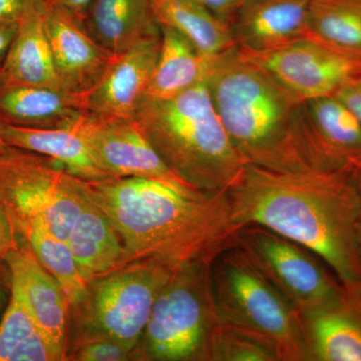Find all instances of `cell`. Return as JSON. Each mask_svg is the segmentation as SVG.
Returning <instances> with one entry per match:
<instances>
[{"instance_id":"obj_3","label":"cell","mask_w":361,"mask_h":361,"mask_svg":"<svg viewBox=\"0 0 361 361\" xmlns=\"http://www.w3.org/2000/svg\"><path fill=\"white\" fill-rule=\"evenodd\" d=\"M205 84L244 165L274 171L313 167L305 102L238 47L208 59Z\"/></svg>"},{"instance_id":"obj_37","label":"cell","mask_w":361,"mask_h":361,"mask_svg":"<svg viewBox=\"0 0 361 361\" xmlns=\"http://www.w3.org/2000/svg\"><path fill=\"white\" fill-rule=\"evenodd\" d=\"M353 175V177H355L356 183H357L358 187H360L361 191V165L357 168V170H356Z\"/></svg>"},{"instance_id":"obj_9","label":"cell","mask_w":361,"mask_h":361,"mask_svg":"<svg viewBox=\"0 0 361 361\" xmlns=\"http://www.w3.org/2000/svg\"><path fill=\"white\" fill-rule=\"evenodd\" d=\"M233 240L299 313L334 300L345 288L317 255L269 229L243 226Z\"/></svg>"},{"instance_id":"obj_25","label":"cell","mask_w":361,"mask_h":361,"mask_svg":"<svg viewBox=\"0 0 361 361\" xmlns=\"http://www.w3.org/2000/svg\"><path fill=\"white\" fill-rule=\"evenodd\" d=\"M51 341L11 286V300L0 322V361H61Z\"/></svg>"},{"instance_id":"obj_6","label":"cell","mask_w":361,"mask_h":361,"mask_svg":"<svg viewBox=\"0 0 361 361\" xmlns=\"http://www.w3.org/2000/svg\"><path fill=\"white\" fill-rule=\"evenodd\" d=\"M211 261L189 263L175 270L157 297L133 360H209L217 324L211 293Z\"/></svg>"},{"instance_id":"obj_4","label":"cell","mask_w":361,"mask_h":361,"mask_svg":"<svg viewBox=\"0 0 361 361\" xmlns=\"http://www.w3.org/2000/svg\"><path fill=\"white\" fill-rule=\"evenodd\" d=\"M133 118L164 163L196 191L225 193L241 175L245 165L221 122L205 80L170 99L142 97Z\"/></svg>"},{"instance_id":"obj_17","label":"cell","mask_w":361,"mask_h":361,"mask_svg":"<svg viewBox=\"0 0 361 361\" xmlns=\"http://www.w3.org/2000/svg\"><path fill=\"white\" fill-rule=\"evenodd\" d=\"M310 0H244L231 23L240 51L261 54L308 35Z\"/></svg>"},{"instance_id":"obj_10","label":"cell","mask_w":361,"mask_h":361,"mask_svg":"<svg viewBox=\"0 0 361 361\" xmlns=\"http://www.w3.org/2000/svg\"><path fill=\"white\" fill-rule=\"evenodd\" d=\"M84 137L92 155L111 178L158 180L191 196L204 197L164 163L134 118L85 113L71 126Z\"/></svg>"},{"instance_id":"obj_12","label":"cell","mask_w":361,"mask_h":361,"mask_svg":"<svg viewBox=\"0 0 361 361\" xmlns=\"http://www.w3.org/2000/svg\"><path fill=\"white\" fill-rule=\"evenodd\" d=\"M44 18L61 84L68 92L85 97L103 77L115 54L97 44L84 21L70 11L44 1Z\"/></svg>"},{"instance_id":"obj_23","label":"cell","mask_w":361,"mask_h":361,"mask_svg":"<svg viewBox=\"0 0 361 361\" xmlns=\"http://www.w3.org/2000/svg\"><path fill=\"white\" fill-rule=\"evenodd\" d=\"M160 27V51L145 96L170 99L205 80L208 59L184 35L167 26Z\"/></svg>"},{"instance_id":"obj_21","label":"cell","mask_w":361,"mask_h":361,"mask_svg":"<svg viewBox=\"0 0 361 361\" xmlns=\"http://www.w3.org/2000/svg\"><path fill=\"white\" fill-rule=\"evenodd\" d=\"M66 242L87 283L126 264V251L118 233L106 215L87 199Z\"/></svg>"},{"instance_id":"obj_27","label":"cell","mask_w":361,"mask_h":361,"mask_svg":"<svg viewBox=\"0 0 361 361\" xmlns=\"http://www.w3.org/2000/svg\"><path fill=\"white\" fill-rule=\"evenodd\" d=\"M308 37L361 61V0H310Z\"/></svg>"},{"instance_id":"obj_33","label":"cell","mask_w":361,"mask_h":361,"mask_svg":"<svg viewBox=\"0 0 361 361\" xmlns=\"http://www.w3.org/2000/svg\"><path fill=\"white\" fill-rule=\"evenodd\" d=\"M35 0H0V25L18 23Z\"/></svg>"},{"instance_id":"obj_19","label":"cell","mask_w":361,"mask_h":361,"mask_svg":"<svg viewBox=\"0 0 361 361\" xmlns=\"http://www.w3.org/2000/svg\"><path fill=\"white\" fill-rule=\"evenodd\" d=\"M85 113L82 94L39 85H0V116L11 125L70 128Z\"/></svg>"},{"instance_id":"obj_16","label":"cell","mask_w":361,"mask_h":361,"mask_svg":"<svg viewBox=\"0 0 361 361\" xmlns=\"http://www.w3.org/2000/svg\"><path fill=\"white\" fill-rule=\"evenodd\" d=\"M308 361H361V288L299 313Z\"/></svg>"},{"instance_id":"obj_32","label":"cell","mask_w":361,"mask_h":361,"mask_svg":"<svg viewBox=\"0 0 361 361\" xmlns=\"http://www.w3.org/2000/svg\"><path fill=\"white\" fill-rule=\"evenodd\" d=\"M231 26L233 18L244 0H194Z\"/></svg>"},{"instance_id":"obj_1","label":"cell","mask_w":361,"mask_h":361,"mask_svg":"<svg viewBox=\"0 0 361 361\" xmlns=\"http://www.w3.org/2000/svg\"><path fill=\"white\" fill-rule=\"evenodd\" d=\"M227 194L240 227L261 226L296 242L322 259L344 286L361 288V191L351 173L244 166Z\"/></svg>"},{"instance_id":"obj_29","label":"cell","mask_w":361,"mask_h":361,"mask_svg":"<svg viewBox=\"0 0 361 361\" xmlns=\"http://www.w3.org/2000/svg\"><path fill=\"white\" fill-rule=\"evenodd\" d=\"M133 360L132 351L118 342L103 338L75 341L70 348L68 360L78 361H127Z\"/></svg>"},{"instance_id":"obj_38","label":"cell","mask_w":361,"mask_h":361,"mask_svg":"<svg viewBox=\"0 0 361 361\" xmlns=\"http://www.w3.org/2000/svg\"><path fill=\"white\" fill-rule=\"evenodd\" d=\"M357 251H358V260H360V269H361V223H360V231H358Z\"/></svg>"},{"instance_id":"obj_8","label":"cell","mask_w":361,"mask_h":361,"mask_svg":"<svg viewBox=\"0 0 361 361\" xmlns=\"http://www.w3.org/2000/svg\"><path fill=\"white\" fill-rule=\"evenodd\" d=\"M85 203L78 177L56 161L13 147L0 154V204L13 223H39L66 241Z\"/></svg>"},{"instance_id":"obj_24","label":"cell","mask_w":361,"mask_h":361,"mask_svg":"<svg viewBox=\"0 0 361 361\" xmlns=\"http://www.w3.org/2000/svg\"><path fill=\"white\" fill-rule=\"evenodd\" d=\"M159 25L184 35L205 56L212 59L236 47L231 26L194 0H151Z\"/></svg>"},{"instance_id":"obj_34","label":"cell","mask_w":361,"mask_h":361,"mask_svg":"<svg viewBox=\"0 0 361 361\" xmlns=\"http://www.w3.org/2000/svg\"><path fill=\"white\" fill-rule=\"evenodd\" d=\"M44 1L51 6L61 7L70 11L73 16L84 21L92 0H44Z\"/></svg>"},{"instance_id":"obj_11","label":"cell","mask_w":361,"mask_h":361,"mask_svg":"<svg viewBox=\"0 0 361 361\" xmlns=\"http://www.w3.org/2000/svg\"><path fill=\"white\" fill-rule=\"evenodd\" d=\"M240 51L303 102L334 96L344 85L361 75L360 59L308 35L275 51Z\"/></svg>"},{"instance_id":"obj_15","label":"cell","mask_w":361,"mask_h":361,"mask_svg":"<svg viewBox=\"0 0 361 361\" xmlns=\"http://www.w3.org/2000/svg\"><path fill=\"white\" fill-rule=\"evenodd\" d=\"M161 35L115 54L99 82L85 96L92 115L133 118L146 94L160 51Z\"/></svg>"},{"instance_id":"obj_20","label":"cell","mask_w":361,"mask_h":361,"mask_svg":"<svg viewBox=\"0 0 361 361\" xmlns=\"http://www.w3.org/2000/svg\"><path fill=\"white\" fill-rule=\"evenodd\" d=\"M84 25L111 54L161 35L151 0H92Z\"/></svg>"},{"instance_id":"obj_35","label":"cell","mask_w":361,"mask_h":361,"mask_svg":"<svg viewBox=\"0 0 361 361\" xmlns=\"http://www.w3.org/2000/svg\"><path fill=\"white\" fill-rule=\"evenodd\" d=\"M18 23H1L0 25V70H1L7 51H8L14 35H16V30H18Z\"/></svg>"},{"instance_id":"obj_18","label":"cell","mask_w":361,"mask_h":361,"mask_svg":"<svg viewBox=\"0 0 361 361\" xmlns=\"http://www.w3.org/2000/svg\"><path fill=\"white\" fill-rule=\"evenodd\" d=\"M44 8V0H35L18 21V30L0 70V85H39L66 90L54 65L45 30Z\"/></svg>"},{"instance_id":"obj_30","label":"cell","mask_w":361,"mask_h":361,"mask_svg":"<svg viewBox=\"0 0 361 361\" xmlns=\"http://www.w3.org/2000/svg\"><path fill=\"white\" fill-rule=\"evenodd\" d=\"M334 96L353 111L361 123V75L344 85Z\"/></svg>"},{"instance_id":"obj_36","label":"cell","mask_w":361,"mask_h":361,"mask_svg":"<svg viewBox=\"0 0 361 361\" xmlns=\"http://www.w3.org/2000/svg\"><path fill=\"white\" fill-rule=\"evenodd\" d=\"M7 123L1 116H0V154L4 153L9 148L8 145L4 141V132L6 129Z\"/></svg>"},{"instance_id":"obj_13","label":"cell","mask_w":361,"mask_h":361,"mask_svg":"<svg viewBox=\"0 0 361 361\" xmlns=\"http://www.w3.org/2000/svg\"><path fill=\"white\" fill-rule=\"evenodd\" d=\"M4 261L11 271V286L20 292L26 307L59 355L68 360L71 305L58 280L40 264L27 246L18 244Z\"/></svg>"},{"instance_id":"obj_5","label":"cell","mask_w":361,"mask_h":361,"mask_svg":"<svg viewBox=\"0 0 361 361\" xmlns=\"http://www.w3.org/2000/svg\"><path fill=\"white\" fill-rule=\"evenodd\" d=\"M210 283L218 323L268 342L281 361H308L298 311L234 240L211 261Z\"/></svg>"},{"instance_id":"obj_31","label":"cell","mask_w":361,"mask_h":361,"mask_svg":"<svg viewBox=\"0 0 361 361\" xmlns=\"http://www.w3.org/2000/svg\"><path fill=\"white\" fill-rule=\"evenodd\" d=\"M18 237L13 221L0 204V260H4L7 253L18 245Z\"/></svg>"},{"instance_id":"obj_7","label":"cell","mask_w":361,"mask_h":361,"mask_svg":"<svg viewBox=\"0 0 361 361\" xmlns=\"http://www.w3.org/2000/svg\"><path fill=\"white\" fill-rule=\"evenodd\" d=\"M178 269V268H177ZM175 268L139 260L92 279L84 301L71 310L77 338H103L134 351L156 302Z\"/></svg>"},{"instance_id":"obj_26","label":"cell","mask_w":361,"mask_h":361,"mask_svg":"<svg viewBox=\"0 0 361 361\" xmlns=\"http://www.w3.org/2000/svg\"><path fill=\"white\" fill-rule=\"evenodd\" d=\"M18 237H23L40 264L58 280L70 302L71 310L84 301L87 282L80 274L65 240L51 234L39 223H13Z\"/></svg>"},{"instance_id":"obj_2","label":"cell","mask_w":361,"mask_h":361,"mask_svg":"<svg viewBox=\"0 0 361 361\" xmlns=\"http://www.w3.org/2000/svg\"><path fill=\"white\" fill-rule=\"evenodd\" d=\"M78 186L118 233L126 264L155 260L177 269L211 261L241 228L227 192L191 196L142 178H78Z\"/></svg>"},{"instance_id":"obj_14","label":"cell","mask_w":361,"mask_h":361,"mask_svg":"<svg viewBox=\"0 0 361 361\" xmlns=\"http://www.w3.org/2000/svg\"><path fill=\"white\" fill-rule=\"evenodd\" d=\"M306 144L313 167L353 173L361 165V123L336 96L305 102Z\"/></svg>"},{"instance_id":"obj_28","label":"cell","mask_w":361,"mask_h":361,"mask_svg":"<svg viewBox=\"0 0 361 361\" xmlns=\"http://www.w3.org/2000/svg\"><path fill=\"white\" fill-rule=\"evenodd\" d=\"M209 360L281 361V358L268 342L217 322L211 338Z\"/></svg>"},{"instance_id":"obj_22","label":"cell","mask_w":361,"mask_h":361,"mask_svg":"<svg viewBox=\"0 0 361 361\" xmlns=\"http://www.w3.org/2000/svg\"><path fill=\"white\" fill-rule=\"evenodd\" d=\"M4 137L9 147L47 157L80 179L111 178L97 163L84 137L73 127L39 129L7 123Z\"/></svg>"},{"instance_id":"obj_39","label":"cell","mask_w":361,"mask_h":361,"mask_svg":"<svg viewBox=\"0 0 361 361\" xmlns=\"http://www.w3.org/2000/svg\"><path fill=\"white\" fill-rule=\"evenodd\" d=\"M2 302V289H1V283H0V306H1Z\"/></svg>"}]
</instances>
